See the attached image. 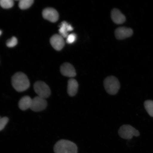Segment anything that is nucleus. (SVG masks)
I'll list each match as a JSON object with an SVG mask.
<instances>
[{"instance_id": "14", "label": "nucleus", "mask_w": 153, "mask_h": 153, "mask_svg": "<svg viewBox=\"0 0 153 153\" xmlns=\"http://www.w3.org/2000/svg\"><path fill=\"white\" fill-rule=\"evenodd\" d=\"M59 27V33L63 38H67L68 35V32L73 30V28L71 25L69 24L65 21L61 23Z\"/></svg>"}, {"instance_id": "20", "label": "nucleus", "mask_w": 153, "mask_h": 153, "mask_svg": "<svg viewBox=\"0 0 153 153\" xmlns=\"http://www.w3.org/2000/svg\"><path fill=\"white\" fill-rule=\"evenodd\" d=\"M66 38L67 42L68 44H72L75 41L76 39V35L75 34L71 33L68 34Z\"/></svg>"}, {"instance_id": "18", "label": "nucleus", "mask_w": 153, "mask_h": 153, "mask_svg": "<svg viewBox=\"0 0 153 153\" xmlns=\"http://www.w3.org/2000/svg\"><path fill=\"white\" fill-rule=\"evenodd\" d=\"M9 121V118L7 117L1 118L0 119V131H2L4 128Z\"/></svg>"}, {"instance_id": "1", "label": "nucleus", "mask_w": 153, "mask_h": 153, "mask_svg": "<svg viewBox=\"0 0 153 153\" xmlns=\"http://www.w3.org/2000/svg\"><path fill=\"white\" fill-rule=\"evenodd\" d=\"M11 84L14 88L19 92L26 91L30 85L27 76L22 72H17L13 75L11 79Z\"/></svg>"}, {"instance_id": "21", "label": "nucleus", "mask_w": 153, "mask_h": 153, "mask_svg": "<svg viewBox=\"0 0 153 153\" xmlns=\"http://www.w3.org/2000/svg\"><path fill=\"white\" fill-rule=\"evenodd\" d=\"M2 34V31L1 30H0V36H1V34Z\"/></svg>"}, {"instance_id": "10", "label": "nucleus", "mask_w": 153, "mask_h": 153, "mask_svg": "<svg viewBox=\"0 0 153 153\" xmlns=\"http://www.w3.org/2000/svg\"><path fill=\"white\" fill-rule=\"evenodd\" d=\"M50 43L53 48L58 51L61 50L65 45L64 38L60 34L53 35L51 38Z\"/></svg>"}, {"instance_id": "16", "label": "nucleus", "mask_w": 153, "mask_h": 153, "mask_svg": "<svg viewBox=\"0 0 153 153\" xmlns=\"http://www.w3.org/2000/svg\"><path fill=\"white\" fill-rule=\"evenodd\" d=\"M33 2V0H21L19 1V6L22 9H27L31 7Z\"/></svg>"}, {"instance_id": "5", "label": "nucleus", "mask_w": 153, "mask_h": 153, "mask_svg": "<svg viewBox=\"0 0 153 153\" xmlns=\"http://www.w3.org/2000/svg\"><path fill=\"white\" fill-rule=\"evenodd\" d=\"M35 93L38 96L46 99L51 95V90L47 84L42 81H38L35 82L33 85Z\"/></svg>"}, {"instance_id": "11", "label": "nucleus", "mask_w": 153, "mask_h": 153, "mask_svg": "<svg viewBox=\"0 0 153 153\" xmlns=\"http://www.w3.org/2000/svg\"><path fill=\"white\" fill-rule=\"evenodd\" d=\"M78 84L77 81L73 78H71L68 81L67 92L70 97H74L77 93Z\"/></svg>"}, {"instance_id": "22", "label": "nucleus", "mask_w": 153, "mask_h": 153, "mask_svg": "<svg viewBox=\"0 0 153 153\" xmlns=\"http://www.w3.org/2000/svg\"><path fill=\"white\" fill-rule=\"evenodd\" d=\"M1 116H0V119H1Z\"/></svg>"}, {"instance_id": "8", "label": "nucleus", "mask_w": 153, "mask_h": 153, "mask_svg": "<svg viewBox=\"0 0 153 153\" xmlns=\"http://www.w3.org/2000/svg\"><path fill=\"white\" fill-rule=\"evenodd\" d=\"M133 34V30L131 28L124 27L118 28L115 31V35L118 39H123L131 37Z\"/></svg>"}, {"instance_id": "19", "label": "nucleus", "mask_w": 153, "mask_h": 153, "mask_svg": "<svg viewBox=\"0 0 153 153\" xmlns=\"http://www.w3.org/2000/svg\"><path fill=\"white\" fill-rule=\"evenodd\" d=\"M17 44L18 40L17 38L15 37H13L7 41V45L9 47L12 48L15 46Z\"/></svg>"}, {"instance_id": "9", "label": "nucleus", "mask_w": 153, "mask_h": 153, "mask_svg": "<svg viewBox=\"0 0 153 153\" xmlns=\"http://www.w3.org/2000/svg\"><path fill=\"white\" fill-rule=\"evenodd\" d=\"M60 72L62 75L67 77L73 78L76 75L75 68L72 65L68 63H65L62 65Z\"/></svg>"}, {"instance_id": "15", "label": "nucleus", "mask_w": 153, "mask_h": 153, "mask_svg": "<svg viewBox=\"0 0 153 153\" xmlns=\"http://www.w3.org/2000/svg\"><path fill=\"white\" fill-rule=\"evenodd\" d=\"M144 106L145 110L152 117H153V101L147 100L145 101Z\"/></svg>"}, {"instance_id": "2", "label": "nucleus", "mask_w": 153, "mask_h": 153, "mask_svg": "<svg viewBox=\"0 0 153 153\" xmlns=\"http://www.w3.org/2000/svg\"><path fill=\"white\" fill-rule=\"evenodd\" d=\"M53 151L55 153H78V148L72 141L62 139L55 143Z\"/></svg>"}, {"instance_id": "13", "label": "nucleus", "mask_w": 153, "mask_h": 153, "mask_svg": "<svg viewBox=\"0 0 153 153\" xmlns=\"http://www.w3.org/2000/svg\"><path fill=\"white\" fill-rule=\"evenodd\" d=\"M32 99L28 96L23 97L19 100L18 106L19 108L22 111H25L30 108L31 107Z\"/></svg>"}, {"instance_id": "12", "label": "nucleus", "mask_w": 153, "mask_h": 153, "mask_svg": "<svg viewBox=\"0 0 153 153\" xmlns=\"http://www.w3.org/2000/svg\"><path fill=\"white\" fill-rule=\"evenodd\" d=\"M111 16L113 21L116 24H123L126 20L125 16L117 9L113 10Z\"/></svg>"}, {"instance_id": "4", "label": "nucleus", "mask_w": 153, "mask_h": 153, "mask_svg": "<svg viewBox=\"0 0 153 153\" xmlns=\"http://www.w3.org/2000/svg\"><path fill=\"white\" fill-rule=\"evenodd\" d=\"M118 133L122 138L127 140L131 139L134 136L137 137L140 135L138 130L129 125L122 126L118 130Z\"/></svg>"}, {"instance_id": "17", "label": "nucleus", "mask_w": 153, "mask_h": 153, "mask_svg": "<svg viewBox=\"0 0 153 153\" xmlns=\"http://www.w3.org/2000/svg\"><path fill=\"white\" fill-rule=\"evenodd\" d=\"M14 2L13 0H1L0 5L4 9L11 8L14 5Z\"/></svg>"}, {"instance_id": "6", "label": "nucleus", "mask_w": 153, "mask_h": 153, "mask_svg": "<svg viewBox=\"0 0 153 153\" xmlns=\"http://www.w3.org/2000/svg\"><path fill=\"white\" fill-rule=\"evenodd\" d=\"M47 106V102L45 99L37 96L32 99L30 109L34 112H40L45 110Z\"/></svg>"}, {"instance_id": "3", "label": "nucleus", "mask_w": 153, "mask_h": 153, "mask_svg": "<svg viewBox=\"0 0 153 153\" xmlns=\"http://www.w3.org/2000/svg\"><path fill=\"white\" fill-rule=\"evenodd\" d=\"M104 85L107 92L111 95L117 94L120 88L119 81L117 78L113 76H109L105 78Z\"/></svg>"}, {"instance_id": "7", "label": "nucleus", "mask_w": 153, "mask_h": 153, "mask_svg": "<svg viewBox=\"0 0 153 153\" xmlns=\"http://www.w3.org/2000/svg\"><path fill=\"white\" fill-rule=\"evenodd\" d=\"M42 15L45 19L53 22H56L59 18L57 11L51 7H48L44 9L42 12Z\"/></svg>"}]
</instances>
